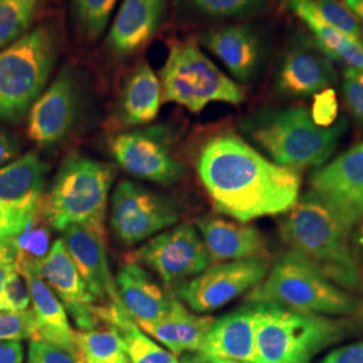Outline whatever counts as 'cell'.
I'll list each match as a JSON object with an SVG mask.
<instances>
[{
	"label": "cell",
	"mask_w": 363,
	"mask_h": 363,
	"mask_svg": "<svg viewBox=\"0 0 363 363\" xmlns=\"http://www.w3.org/2000/svg\"><path fill=\"white\" fill-rule=\"evenodd\" d=\"M256 313L252 303L214 320L201 349L182 363H257Z\"/></svg>",
	"instance_id": "cell-17"
},
{
	"label": "cell",
	"mask_w": 363,
	"mask_h": 363,
	"mask_svg": "<svg viewBox=\"0 0 363 363\" xmlns=\"http://www.w3.org/2000/svg\"><path fill=\"white\" fill-rule=\"evenodd\" d=\"M60 31L43 23L0 50V120L18 121L43 93L60 54Z\"/></svg>",
	"instance_id": "cell-6"
},
{
	"label": "cell",
	"mask_w": 363,
	"mask_h": 363,
	"mask_svg": "<svg viewBox=\"0 0 363 363\" xmlns=\"http://www.w3.org/2000/svg\"><path fill=\"white\" fill-rule=\"evenodd\" d=\"M118 0H72V22L78 38L96 43L103 37Z\"/></svg>",
	"instance_id": "cell-30"
},
{
	"label": "cell",
	"mask_w": 363,
	"mask_h": 363,
	"mask_svg": "<svg viewBox=\"0 0 363 363\" xmlns=\"http://www.w3.org/2000/svg\"><path fill=\"white\" fill-rule=\"evenodd\" d=\"M31 304L28 286L18 265L10 272L0 303V312H23Z\"/></svg>",
	"instance_id": "cell-36"
},
{
	"label": "cell",
	"mask_w": 363,
	"mask_h": 363,
	"mask_svg": "<svg viewBox=\"0 0 363 363\" xmlns=\"http://www.w3.org/2000/svg\"><path fill=\"white\" fill-rule=\"evenodd\" d=\"M163 101L184 106L193 113L211 103L240 105L247 91L216 65L194 39L174 43L159 74Z\"/></svg>",
	"instance_id": "cell-8"
},
{
	"label": "cell",
	"mask_w": 363,
	"mask_h": 363,
	"mask_svg": "<svg viewBox=\"0 0 363 363\" xmlns=\"http://www.w3.org/2000/svg\"><path fill=\"white\" fill-rule=\"evenodd\" d=\"M169 0H123L105 39L113 58L124 60L139 52L166 22Z\"/></svg>",
	"instance_id": "cell-19"
},
{
	"label": "cell",
	"mask_w": 363,
	"mask_h": 363,
	"mask_svg": "<svg viewBox=\"0 0 363 363\" xmlns=\"http://www.w3.org/2000/svg\"><path fill=\"white\" fill-rule=\"evenodd\" d=\"M249 303V301H247ZM257 363H310L346 334V322L273 303H252Z\"/></svg>",
	"instance_id": "cell-4"
},
{
	"label": "cell",
	"mask_w": 363,
	"mask_h": 363,
	"mask_svg": "<svg viewBox=\"0 0 363 363\" xmlns=\"http://www.w3.org/2000/svg\"><path fill=\"white\" fill-rule=\"evenodd\" d=\"M316 9L323 16L325 22H328L337 31L346 34L347 37L355 39L363 45L362 23L357 19V16L351 13L347 6L340 0H313Z\"/></svg>",
	"instance_id": "cell-33"
},
{
	"label": "cell",
	"mask_w": 363,
	"mask_h": 363,
	"mask_svg": "<svg viewBox=\"0 0 363 363\" xmlns=\"http://www.w3.org/2000/svg\"><path fill=\"white\" fill-rule=\"evenodd\" d=\"M320 363H363V342L337 349Z\"/></svg>",
	"instance_id": "cell-40"
},
{
	"label": "cell",
	"mask_w": 363,
	"mask_h": 363,
	"mask_svg": "<svg viewBox=\"0 0 363 363\" xmlns=\"http://www.w3.org/2000/svg\"><path fill=\"white\" fill-rule=\"evenodd\" d=\"M362 235H363V226H362Z\"/></svg>",
	"instance_id": "cell-45"
},
{
	"label": "cell",
	"mask_w": 363,
	"mask_h": 363,
	"mask_svg": "<svg viewBox=\"0 0 363 363\" xmlns=\"http://www.w3.org/2000/svg\"><path fill=\"white\" fill-rule=\"evenodd\" d=\"M133 259L151 268L166 286H179L208 268L210 257L191 223L156 234L133 253Z\"/></svg>",
	"instance_id": "cell-11"
},
{
	"label": "cell",
	"mask_w": 363,
	"mask_h": 363,
	"mask_svg": "<svg viewBox=\"0 0 363 363\" xmlns=\"http://www.w3.org/2000/svg\"><path fill=\"white\" fill-rule=\"evenodd\" d=\"M291 13L311 30L312 38L335 61L363 70V45L325 22L313 0H281Z\"/></svg>",
	"instance_id": "cell-27"
},
{
	"label": "cell",
	"mask_w": 363,
	"mask_h": 363,
	"mask_svg": "<svg viewBox=\"0 0 363 363\" xmlns=\"http://www.w3.org/2000/svg\"><path fill=\"white\" fill-rule=\"evenodd\" d=\"M39 213L33 218H25V217L15 214L11 210L4 208L0 203V245L10 242L15 235L21 233L25 228H27L33 220L38 217Z\"/></svg>",
	"instance_id": "cell-38"
},
{
	"label": "cell",
	"mask_w": 363,
	"mask_h": 363,
	"mask_svg": "<svg viewBox=\"0 0 363 363\" xmlns=\"http://www.w3.org/2000/svg\"><path fill=\"white\" fill-rule=\"evenodd\" d=\"M73 67L65 66L28 111V138L39 147L62 142L78 113L79 84Z\"/></svg>",
	"instance_id": "cell-15"
},
{
	"label": "cell",
	"mask_w": 363,
	"mask_h": 363,
	"mask_svg": "<svg viewBox=\"0 0 363 363\" xmlns=\"http://www.w3.org/2000/svg\"><path fill=\"white\" fill-rule=\"evenodd\" d=\"M34 268L46 284L52 288L81 331L100 327L103 322L99 315V301L78 272L62 238L52 242L46 257Z\"/></svg>",
	"instance_id": "cell-16"
},
{
	"label": "cell",
	"mask_w": 363,
	"mask_h": 363,
	"mask_svg": "<svg viewBox=\"0 0 363 363\" xmlns=\"http://www.w3.org/2000/svg\"><path fill=\"white\" fill-rule=\"evenodd\" d=\"M196 226L203 237L210 262L264 257L267 253L265 240L255 226L214 216L199 218Z\"/></svg>",
	"instance_id": "cell-23"
},
{
	"label": "cell",
	"mask_w": 363,
	"mask_h": 363,
	"mask_svg": "<svg viewBox=\"0 0 363 363\" xmlns=\"http://www.w3.org/2000/svg\"><path fill=\"white\" fill-rule=\"evenodd\" d=\"M37 334V323L31 310L23 312H0V342L26 340Z\"/></svg>",
	"instance_id": "cell-35"
},
{
	"label": "cell",
	"mask_w": 363,
	"mask_h": 363,
	"mask_svg": "<svg viewBox=\"0 0 363 363\" xmlns=\"http://www.w3.org/2000/svg\"><path fill=\"white\" fill-rule=\"evenodd\" d=\"M249 303H273L296 311L351 315L361 301L331 283L313 265L288 252L247 296Z\"/></svg>",
	"instance_id": "cell-7"
},
{
	"label": "cell",
	"mask_w": 363,
	"mask_h": 363,
	"mask_svg": "<svg viewBox=\"0 0 363 363\" xmlns=\"http://www.w3.org/2000/svg\"><path fill=\"white\" fill-rule=\"evenodd\" d=\"M268 267L265 257L220 262L175 286V291L193 311H216L259 284Z\"/></svg>",
	"instance_id": "cell-10"
},
{
	"label": "cell",
	"mask_w": 363,
	"mask_h": 363,
	"mask_svg": "<svg viewBox=\"0 0 363 363\" xmlns=\"http://www.w3.org/2000/svg\"><path fill=\"white\" fill-rule=\"evenodd\" d=\"M115 281L124 311L139 327L154 323L169 312L172 296L156 284L138 261H127Z\"/></svg>",
	"instance_id": "cell-22"
},
{
	"label": "cell",
	"mask_w": 363,
	"mask_h": 363,
	"mask_svg": "<svg viewBox=\"0 0 363 363\" xmlns=\"http://www.w3.org/2000/svg\"><path fill=\"white\" fill-rule=\"evenodd\" d=\"M118 166L135 178L169 186L181 181L186 169L169 151L160 128L123 132L111 143Z\"/></svg>",
	"instance_id": "cell-13"
},
{
	"label": "cell",
	"mask_w": 363,
	"mask_h": 363,
	"mask_svg": "<svg viewBox=\"0 0 363 363\" xmlns=\"http://www.w3.org/2000/svg\"><path fill=\"white\" fill-rule=\"evenodd\" d=\"M16 267V253L10 242L0 245V303L10 272Z\"/></svg>",
	"instance_id": "cell-42"
},
{
	"label": "cell",
	"mask_w": 363,
	"mask_h": 363,
	"mask_svg": "<svg viewBox=\"0 0 363 363\" xmlns=\"http://www.w3.org/2000/svg\"><path fill=\"white\" fill-rule=\"evenodd\" d=\"M42 3L43 0H0V50L28 33Z\"/></svg>",
	"instance_id": "cell-31"
},
{
	"label": "cell",
	"mask_w": 363,
	"mask_h": 363,
	"mask_svg": "<svg viewBox=\"0 0 363 363\" xmlns=\"http://www.w3.org/2000/svg\"><path fill=\"white\" fill-rule=\"evenodd\" d=\"M351 226L313 194L306 193L280 223L289 252L313 265L331 283L363 291V271L349 242Z\"/></svg>",
	"instance_id": "cell-2"
},
{
	"label": "cell",
	"mask_w": 363,
	"mask_h": 363,
	"mask_svg": "<svg viewBox=\"0 0 363 363\" xmlns=\"http://www.w3.org/2000/svg\"><path fill=\"white\" fill-rule=\"evenodd\" d=\"M21 144L11 132L0 128V169L19 155Z\"/></svg>",
	"instance_id": "cell-41"
},
{
	"label": "cell",
	"mask_w": 363,
	"mask_h": 363,
	"mask_svg": "<svg viewBox=\"0 0 363 363\" xmlns=\"http://www.w3.org/2000/svg\"><path fill=\"white\" fill-rule=\"evenodd\" d=\"M76 342L86 363H130L123 337L112 325L78 331Z\"/></svg>",
	"instance_id": "cell-29"
},
{
	"label": "cell",
	"mask_w": 363,
	"mask_h": 363,
	"mask_svg": "<svg viewBox=\"0 0 363 363\" xmlns=\"http://www.w3.org/2000/svg\"><path fill=\"white\" fill-rule=\"evenodd\" d=\"M337 105L334 91L327 89L318 94L315 104L312 108L311 115L313 121L320 127H330L334 124L337 117Z\"/></svg>",
	"instance_id": "cell-39"
},
{
	"label": "cell",
	"mask_w": 363,
	"mask_h": 363,
	"mask_svg": "<svg viewBox=\"0 0 363 363\" xmlns=\"http://www.w3.org/2000/svg\"><path fill=\"white\" fill-rule=\"evenodd\" d=\"M113 182L112 166L88 156H67L43 199V217L52 229L84 225L104 234L108 196Z\"/></svg>",
	"instance_id": "cell-5"
},
{
	"label": "cell",
	"mask_w": 363,
	"mask_h": 363,
	"mask_svg": "<svg viewBox=\"0 0 363 363\" xmlns=\"http://www.w3.org/2000/svg\"><path fill=\"white\" fill-rule=\"evenodd\" d=\"M100 319L105 325L115 327L123 337L130 363H181L177 355L160 347L136 325L124 308L113 304L100 306Z\"/></svg>",
	"instance_id": "cell-28"
},
{
	"label": "cell",
	"mask_w": 363,
	"mask_h": 363,
	"mask_svg": "<svg viewBox=\"0 0 363 363\" xmlns=\"http://www.w3.org/2000/svg\"><path fill=\"white\" fill-rule=\"evenodd\" d=\"M162 101L160 79L147 61H140L124 81L118 118L125 127L145 125L159 115Z\"/></svg>",
	"instance_id": "cell-26"
},
{
	"label": "cell",
	"mask_w": 363,
	"mask_h": 363,
	"mask_svg": "<svg viewBox=\"0 0 363 363\" xmlns=\"http://www.w3.org/2000/svg\"><path fill=\"white\" fill-rule=\"evenodd\" d=\"M342 86L351 116L363 128V70L346 66L343 69Z\"/></svg>",
	"instance_id": "cell-37"
},
{
	"label": "cell",
	"mask_w": 363,
	"mask_h": 363,
	"mask_svg": "<svg viewBox=\"0 0 363 363\" xmlns=\"http://www.w3.org/2000/svg\"><path fill=\"white\" fill-rule=\"evenodd\" d=\"M46 171L35 152L19 156L1 167L0 203L21 217H35L43 205Z\"/></svg>",
	"instance_id": "cell-21"
},
{
	"label": "cell",
	"mask_w": 363,
	"mask_h": 363,
	"mask_svg": "<svg viewBox=\"0 0 363 363\" xmlns=\"http://www.w3.org/2000/svg\"><path fill=\"white\" fill-rule=\"evenodd\" d=\"M346 130L345 120L318 125L304 106L262 108L241 121V130L276 164L294 169L323 166Z\"/></svg>",
	"instance_id": "cell-3"
},
{
	"label": "cell",
	"mask_w": 363,
	"mask_h": 363,
	"mask_svg": "<svg viewBox=\"0 0 363 363\" xmlns=\"http://www.w3.org/2000/svg\"><path fill=\"white\" fill-rule=\"evenodd\" d=\"M199 16L214 19H245L268 11L272 0H183Z\"/></svg>",
	"instance_id": "cell-32"
},
{
	"label": "cell",
	"mask_w": 363,
	"mask_h": 363,
	"mask_svg": "<svg viewBox=\"0 0 363 363\" xmlns=\"http://www.w3.org/2000/svg\"><path fill=\"white\" fill-rule=\"evenodd\" d=\"M179 220L177 206L133 182H120L112 195L111 228L125 245H136L164 232Z\"/></svg>",
	"instance_id": "cell-9"
},
{
	"label": "cell",
	"mask_w": 363,
	"mask_h": 363,
	"mask_svg": "<svg viewBox=\"0 0 363 363\" xmlns=\"http://www.w3.org/2000/svg\"><path fill=\"white\" fill-rule=\"evenodd\" d=\"M196 169L214 208L242 223L286 213L298 202V169L273 163L234 133L211 138Z\"/></svg>",
	"instance_id": "cell-1"
},
{
	"label": "cell",
	"mask_w": 363,
	"mask_h": 363,
	"mask_svg": "<svg viewBox=\"0 0 363 363\" xmlns=\"http://www.w3.org/2000/svg\"><path fill=\"white\" fill-rule=\"evenodd\" d=\"M18 269L25 276L33 313L37 323L35 337L64 346H77L76 331L70 327L64 304L52 292V288L39 276L34 265L22 264Z\"/></svg>",
	"instance_id": "cell-24"
},
{
	"label": "cell",
	"mask_w": 363,
	"mask_h": 363,
	"mask_svg": "<svg viewBox=\"0 0 363 363\" xmlns=\"http://www.w3.org/2000/svg\"><path fill=\"white\" fill-rule=\"evenodd\" d=\"M25 347L19 340L0 342V363H23Z\"/></svg>",
	"instance_id": "cell-43"
},
{
	"label": "cell",
	"mask_w": 363,
	"mask_h": 363,
	"mask_svg": "<svg viewBox=\"0 0 363 363\" xmlns=\"http://www.w3.org/2000/svg\"><path fill=\"white\" fill-rule=\"evenodd\" d=\"M311 193L337 218L352 228L363 217V142L331 163L320 166L311 177Z\"/></svg>",
	"instance_id": "cell-14"
},
{
	"label": "cell",
	"mask_w": 363,
	"mask_h": 363,
	"mask_svg": "<svg viewBox=\"0 0 363 363\" xmlns=\"http://www.w3.org/2000/svg\"><path fill=\"white\" fill-rule=\"evenodd\" d=\"M335 62L315 39L298 33L276 70L274 91L289 99L308 97L327 91L337 82Z\"/></svg>",
	"instance_id": "cell-12"
},
{
	"label": "cell",
	"mask_w": 363,
	"mask_h": 363,
	"mask_svg": "<svg viewBox=\"0 0 363 363\" xmlns=\"http://www.w3.org/2000/svg\"><path fill=\"white\" fill-rule=\"evenodd\" d=\"M216 319L187 311L179 300L172 298L169 310L162 319L140 327L159 340L174 355L190 354L203 345Z\"/></svg>",
	"instance_id": "cell-25"
},
{
	"label": "cell",
	"mask_w": 363,
	"mask_h": 363,
	"mask_svg": "<svg viewBox=\"0 0 363 363\" xmlns=\"http://www.w3.org/2000/svg\"><path fill=\"white\" fill-rule=\"evenodd\" d=\"M343 3L357 16V19L363 23V0H343Z\"/></svg>",
	"instance_id": "cell-44"
},
{
	"label": "cell",
	"mask_w": 363,
	"mask_h": 363,
	"mask_svg": "<svg viewBox=\"0 0 363 363\" xmlns=\"http://www.w3.org/2000/svg\"><path fill=\"white\" fill-rule=\"evenodd\" d=\"M199 43L216 55L238 82L257 77L264 62V43L259 33L247 25H228L208 30Z\"/></svg>",
	"instance_id": "cell-20"
},
{
	"label": "cell",
	"mask_w": 363,
	"mask_h": 363,
	"mask_svg": "<svg viewBox=\"0 0 363 363\" xmlns=\"http://www.w3.org/2000/svg\"><path fill=\"white\" fill-rule=\"evenodd\" d=\"M62 240L96 300L123 308L106 256L104 234L84 225H70L62 230Z\"/></svg>",
	"instance_id": "cell-18"
},
{
	"label": "cell",
	"mask_w": 363,
	"mask_h": 363,
	"mask_svg": "<svg viewBox=\"0 0 363 363\" xmlns=\"http://www.w3.org/2000/svg\"><path fill=\"white\" fill-rule=\"evenodd\" d=\"M26 363H86V361L78 346H64L33 337L28 343Z\"/></svg>",
	"instance_id": "cell-34"
}]
</instances>
